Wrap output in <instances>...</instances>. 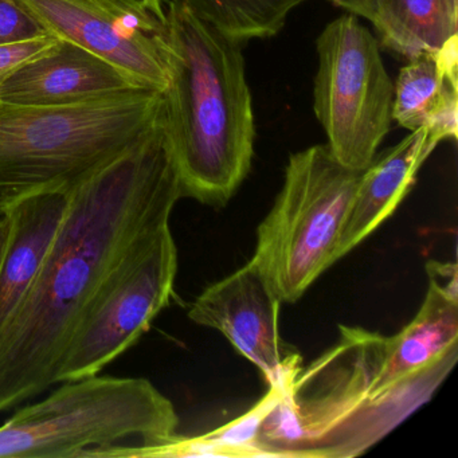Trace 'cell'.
<instances>
[{
    "instance_id": "obj_20",
    "label": "cell",
    "mask_w": 458,
    "mask_h": 458,
    "mask_svg": "<svg viewBox=\"0 0 458 458\" xmlns=\"http://www.w3.org/2000/svg\"><path fill=\"white\" fill-rule=\"evenodd\" d=\"M128 6L135 7L147 14L154 15L155 18L165 23V0H120Z\"/></svg>"
},
{
    "instance_id": "obj_3",
    "label": "cell",
    "mask_w": 458,
    "mask_h": 458,
    "mask_svg": "<svg viewBox=\"0 0 458 458\" xmlns=\"http://www.w3.org/2000/svg\"><path fill=\"white\" fill-rule=\"evenodd\" d=\"M165 104V92L147 88L69 106L0 104V216L76 186L151 130Z\"/></svg>"
},
{
    "instance_id": "obj_5",
    "label": "cell",
    "mask_w": 458,
    "mask_h": 458,
    "mask_svg": "<svg viewBox=\"0 0 458 458\" xmlns=\"http://www.w3.org/2000/svg\"><path fill=\"white\" fill-rule=\"evenodd\" d=\"M383 347V335L342 326L334 347L300 367L289 388L296 457H356L431 398L380 391Z\"/></svg>"
},
{
    "instance_id": "obj_7",
    "label": "cell",
    "mask_w": 458,
    "mask_h": 458,
    "mask_svg": "<svg viewBox=\"0 0 458 458\" xmlns=\"http://www.w3.org/2000/svg\"><path fill=\"white\" fill-rule=\"evenodd\" d=\"M316 49L313 111L327 147L344 167L366 170L394 122V82L379 42L359 17L345 13L324 28Z\"/></svg>"
},
{
    "instance_id": "obj_6",
    "label": "cell",
    "mask_w": 458,
    "mask_h": 458,
    "mask_svg": "<svg viewBox=\"0 0 458 458\" xmlns=\"http://www.w3.org/2000/svg\"><path fill=\"white\" fill-rule=\"evenodd\" d=\"M361 173L340 165L327 144L289 157L283 189L259 225L250 259L281 302L301 299L337 261Z\"/></svg>"
},
{
    "instance_id": "obj_14",
    "label": "cell",
    "mask_w": 458,
    "mask_h": 458,
    "mask_svg": "<svg viewBox=\"0 0 458 458\" xmlns=\"http://www.w3.org/2000/svg\"><path fill=\"white\" fill-rule=\"evenodd\" d=\"M71 190L41 192L6 211L9 241L0 262V332L4 331L41 270L60 229Z\"/></svg>"
},
{
    "instance_id": "obj_12",
    "label": "cell",
    "mask_w": 458,
    "mask_h": 458,
    "mask_svg": "<svg viewBox=\"0 0 458 458\" xmlns=\"http://www.w3.org/2000/svg\"><path fill=\"white\" fill-rule=\"evenodd\" d=\"M436 147L425 130H418L411 131L396 146L375 155L371 165L361 173L353 195L337 245V261L398 208Z\"/></svg>"
},
{
    "instance_id": "obj_13",
    "label": "cell",
    "mask_w": 458,
    "mask_h": 458,
    "mask_svg": "<svg viewBox=\"0 0 458 458\" xmlns=\"http://www.w3.org/2000/svg\"><path fill=\"white\" fill-rule=\"evenodd\" d=\"M393 117L410 132L425 130L437 146L457 140L458 37L407 61L394 84Z\"/></svg>"
},
{
    "instance_id": "obj_19",
    "label": "cell",
    "mask_w": 458,
    "mask_h": 458,
    "mask_svg": "<svg viewBox=\"0 0 458 458\" xmlns=\"http://www.w3.org/2000/svg\"><path fill=\"white\" fill-rule=\"evenodd\" d=\"M335 6L340 7L345 13L364 18L372 23H377L379 13V0H328Z\"/></svg>"
},
{
    "instance_id": "obj_8",
    "label": "cell",
    "mask_w": 458,
    "mask_h": 458,
    "mask_svg": "<svg viewBox=\"0 0 458 458\" xmlns=\"http://www.w3.org/2000/svg\"><path fill=\"white\" fill-rule=\"evenodd\" d=\"M176 273L178 249L168 226L90 300L61 356L55 383L98 374L130 350L170 304Z\"/></svg>"
},
{
    "instance_id": "obj_9",
    "label": "cell",
    "mask_w": 458,
    "mask_h": 458,
    "mask_svg": "<svg viewBox=\"0 0 458 458\" xmlns=\"http://www.w3.org/2000/svg\"><path fill=\"white\" fill-rule=\"evenodd\" d=\"M52 36L71 41L165 92V23L120 0H20Z\"/></svg>"
},
{
    "instance_id": "obj_15",
    "label": "cell",
    "mask_w": 458,
    "mask_h": 458,
    "mask_svg": "<svg viewBox=\"0 0 458 458\" xmlns=\"http://www.w3.org/2000/svg\"><path fill=\"white\" fill-rule=\"evenodd\" d=\"M374 28L385 49L410 61L458 37V0H379Z\"/></svg>"
},
{
    "instance_id": "obj_1",
    "label": "cell",
    "mask_w": 458,
    "mask_h": 458,
    "mask_svg": "<svg viewBox=\"0 0 458 458\" xmlns=\"http://www.w3.org/2000/svg\"><path fill=\"white\" fill-rule=\"evenodd\" d=\"M183 197L165 114L69 191L30 291L0 332V411L55 385L74 327L101 286L163 229Z\"/></svg>"
},
{
    "instance_id": "obj_2",
    "label": "cell",
    "mask_w": 458,
    "mask_h": 458,
    "mask_svg": "<svg viewBox=\"0 0 458 458\" xmlns=\"http://www.w3.org/2000/svg\"><path fill=\"white\" fill-rule=\"evenodd\" d=\"M162 31L168 72L165 127L184 198L232 199L250 173L256 140L245 45L168 0Z\"/></svg>"
},
{
    "instance_id": "obj_21",
    "label": "cell",
    "mask_w": 458,
    "mask_h": 458,
    "mask_svg": "<svg viewBox=\"0 0 458 458\" xmlns=\"http://www.w3.org/2000/svg\"><path fill=\"white\" fill-rule=\"evenodd\" d=\"M10 222L6 214L0 216V262L4 259V250H6L7 241H9Z\"/></svg>"
},
{
    "instance_id": "obj_4",
    "label": "cell",
    "mask_w": 458,
    "mask_h": 458,
    "mask_svg": "<svg viewBox=\"0 0 458 458\" xmlns=\"http://www.w3.org/2000/svg\"><path fill=\"white\" fill-rule=\"evenodd\" d=\"M178 426L173 402L146 377L89 375L0 426V458L148 457Z\"/></svg>"
},
{
    "instance_id": "obj_10",
    "label": "cell",
    "mask_w": 458,
    "mask_h": 458,
    "mask_svg": "<svg viewBox=\"0 0 458 458\" xmlns=\"http://www.w3.org/2000/svg\"><path fill=\"white\" fill-rule=\"evenodd\" d=\"M280 299L253 262L206 288L190 304L189 318L221 332L238 353L264 375L269 387L292 385L300 367L299 352H286L278 331Z\"/></svg>"
},
{
    "instance_id": "obj_16",
    "label": "cell",
    "mask_w": 458,
    "mask_h": 458,
    "mask_svg": "<svg viewBox=\"0 0 458 458\" xmlns=\"http://www.w3.org/2000/svg\"><path fill=\"white\" fill-rule=\"evenodd\" d=\"M192 13L242 45L277 36L308 0H182Z\"/></svg>"
},
{
    "instance_id": "obj_17",
    "label": "cell",
    "mask_w": 458,
    "mask_h": 458,
    "mask_svg": "<svg viewBox=\"0 0 458 458\" xmlns=\"http://www.w3.org/2000/svg\"><path fill=\"white\" fill-rule=\"evenodd\" d=\"M52 34L20 0H0V47L23 44Z\"/></svg>"
},
{
    "instance_id": "obj_18",
    "label": "cell",
    "mask_w": 458,
    "mask_h": 458,
    "mask_svg": "<svg viewBox=\"0 0 458 458\" xmlns=\"http://www.w3.org/2000/svg\"><path fill=\"white\" fill-rule=\"evenodd\" d=\"M57 42V37L49 36L34 39V41L23 42V44L0 47V85L4 84V80L18 66L44 55L45 52L52 49Z\"/></svg>"
},
{
    "instance_id": "obj_11",
    "label": "cell",
    "mask_w": 458,
    "mask_h": 458,
    "mask_svg": "<svg viewBox=\"0 0 458 458\" xmlns=\"http://www.w3.org/2000/svg\"><path fill=\"white\" fill-rule=\"evenodd\" d=\"M147 87L89 50L58 38L52 49L18 66L0 85V104L69 106Z\"/></svg>"
}]
</instances>
